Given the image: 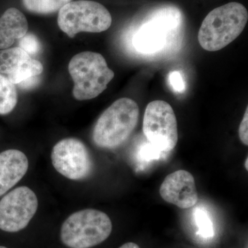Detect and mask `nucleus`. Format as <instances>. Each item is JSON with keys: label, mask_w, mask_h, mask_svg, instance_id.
Listing matches in <instances>:
<instances>
[{"label": "nucleus", "mask_w": 248, "mask_h": 248, "mask_svg": "<svg viewBox=\"0 0 248 248\" xmlns=\"http://www.w3.org/2000/svg\"><path fill=\"white\" fill-rule=\"evenodd\" d=\"M28 11L38 14H48L60 11L71 0H22Z\"/></svg>", "instance_id": "15"}, {"label": "nucleus", "mask_w": 248, "mask_h": 248, "mask_svg": "<svg viewBox=\"0 0 248 248\" xmlns=\"http://www.w3.org/2000/svg\"><path fill=\"white\" fill-rule=\"evenodd\" d=\"M163 153L164 152L160 151L149 142L148 144L143 147L141 151H140V154L142 159L144 161H151V159H158Z\"/></svg>", "instance_id": "19"}, {"label": "nucleus", "mask_w": 248, "mask_h": 248, "mask_svg": "<svg viewBox=\"0 0 248 248\" xmlns=\"http://www.w3.org/2000/svg\"><path fill=\"white\" fill-rule=\"evenodd\" d=\"M248 13L244 5L228 3L210 11L203 19L198 40L204 50H221L236 40L247 24Z\"/></svg>", "instance_id": "1"}, {"label": "nucleus", "mask_w": 248, "mask_h": 248, "mask_svg": "<svg viewBox=\"0 0 248 248\" xmlns=\"http://www.w3.org/2000/svg\"><path fill=\"white\" fill-rule=\"evenodd\" d=\"M38 208L35 192L27 186L14 189L0 201V229L17 232L30 223Z\"/></svg>", "instance_id": "8"}, {"label": "nucleus", "mask_w": 248, "mask_h": 248, "mask_svg": "<svg viewBox=\"0 0 248 248\" xmlns=\"http://www.w3.org/2000/svg\"><path fill=\"white\" fill-rule=\"evenodd\" d=\"M140 108L130 98L115 101L101 115L94 125L93 139L97 146L113 148L127 140L138 124Z\"/></svg>", "instance_id": "2"}, {"label": "nucleus", "mask_w": 248, "mask_h": 248, "mask_svg": "<svg viewBox=\"0 0 248 248\" xmlns=\"http://www.w3.org/2000/svg\"><path fill=\"white\" fill-rule=\"evenodd\" d=\"M120 248H140V247L135 243L129 242L122 245Z\"/></svg>", "instance_id": "22"}, {"label": "nucleus", "mask_w": 248, "mask_h": 248, "mask_svg": "<svg viewBox=\"0 0 248 248\" xmlns=\"http://www.w3.org/2000/svg\"><path fill=\"white\" fill-rule=\"evenodd\" d=\"M169 82L173 91L175 93H182L185 91L186 85L180 72L172 71L169 74Z\"/></svg>", "instance_id": "18"}, {"label": "nucleus", "mask_w": 248, "mask_h": 248, "mask_svg": "<svg viewBox=\"0 0 248 248\" xmlns=\"http://www.w3.org/2000/svg\"><path fill=\"white\" fill-rule=\"evenodd\" d=\"M39 83H40V78H39V76H35L26 79L25 81H22V82L19 84V85L21 89L29 90L35 87Z\"/></svg>", "instance_id": "21"}, {"label": "nucleus", "mask_w": 248, "mask_h": 248, "mask_svg": "<svg viewBox=\"0 0 248 248\" xmlns=\"http://www.w3.org/2000/svg\"><path fill=\"white\" fill-rule=\"evenodd\" d=\"M143 131L148 141L164 153L175 148L178 142L177 118L172 107L164 101H153L145 110Z\"/></svg>", "instance_id": "6"}, {"label": "nucleus", "mask_w": 248, "mask_h": 248, "mask_svg": "<svg viewBox=\"0 0 248 248\" xmlns=\"http://www.w3.org/2000/svg\"><path fill=\"white\" fill-rule=\"evenodd\" d=\"M29 169V160L22 151L7 150L0 153V197L16 186Z\"/></svg>", "instance_id": "12"}, {"label": "nucleus", "mask_w": 248, "mask_h": 248, "mask_svg": "<svg viewBox=\"0 0 248 248\" xmlns=\"http://www.w3.org/2000/svg\"><path fill=\"white\" fill-rule=\"evenodd\" d=\"M163 200L179 208H192L198 202L195 178L187 171L180 170L165 178L160 187Z\"/></svg>", "instance_id": "10"}, {"label": "nucleus", "mask_w": 248, "mask_h": 248, "mask_svg": "<svg viewBox=\"0 0 248 248\" xmlns=\"http://www.w3.org/2000/svg\"><path fill=\"white\" fill-rule=\"evenodd\" d=\"M16 86L6 76L0 74V115L10 113L17 105Z\"/></svg>", "instance_id": "14"}, {"label": "nucleus", "mask_w": 248, "mask_h": 248, "mask_svg": "<svg viewBox=\"0 0 248 248\" xmlns=\"http://www.w3.org/2000/svg\"><path fill=\"white\" fill-rule=\"evenodd\" d=\"M68 71L74 81L73 96L79 101L97 97L115 76L101 54L90 51L75 55L68 64Z\"/></svg>", "instance_id": "3"}, {"label": "nucleus", "mask_w": 248, "mask_h": 248, "mask_svg": "<svg viewBox=\"0 0 248 248\" xmlns=\"http://www.w3.org/2000/svg\"><path fill=\"white\" fill-rule=\"evenodd\" d=\"M52 164L63 177L71 180L84 179L92 168L91 158L84 143L75 138H67L54 146Z\"/></svg>", "instance_id": "9"}, {"label": "nucleus", "mask_w": 248, "mask_h": 248, "mask_svg": "<svg viewBox=\"0 0 248 248\" xmlns=\"http://www.w3.org/2000/svg\"><path fill=\"white\" fill-rule=\"evenodd\" d=\"M180 23V13L177 9L166 8L158 10L134 35V47L137 51L144 54L162 50L174 31L179 29Z\"/></svg>", "instance_id": "7"}, {"label": "nucleus", "mask_w": 248, "mask_h": 248, "mask_svg": "<svg viewBox=\"0 0 248 248\" xmlns=\"http://www.w3.org/2000/svg\"><path fill=\"white\" fill-rule=\"evenodd\" d=\"M59 27L73 38L81 32H101L112 24V17L105 6L96 1H71L60 10Z\"/></svg>", "instance_id": "5"}, {"label": "nucleus", "mask_w": 248, "mask_h": 248, "mask_svg": "<svg viewBox=\"0 0 248 248\" xmlns=\"http://www.w3.org/2000/svg\"><path fill=\"white\" fill-rule=\"evenodd\" d=\"M0 248H8L4 247V246H0Z\"/></svg>", "instance_id": "24"}, {"label": "nucleus", "mask_w": 248, "mask_h": 248, "mask_svg": "<svg viewBox=\"0 0 248 248\" xmlns=\"http://www.w3.org/2000/svg\"><path fill=\"white\" fill-rule=\"evenodd\" d=\"M112 231V222L107 214L86 209L72 214L63 222L60 237L67 247L91 248L106 241Z\"/></svg>", "instance_id": "4"}, {"label": "nucleus", "mask_w": 248, "mask_h": 248, "mask_svg": "<svg viewBox=\"0 0 248 248\" xmlns=\"http://www.w3.org/2000/svg\"><path fill=\"white\" fill-rule=\"evenodd\" d=\"M248 159L247 158V159H246V163H245V168H246V169L248 170Z\"/></svg>", "instance_id": "23"}, {"label": "nucleus", "mask_w": 248, "mask_h": 248, "mask_svg": "<svg viewBox=\"0 0 248 248\" xmlns=\"http://www.w3.org/2000/svg\"><path fill=\"white\" fill-rule=\"evenodd\" d=\"M19 48H22L29 55H36L40 51V41L32 34H26L19 40Z\"/></svg>", "instance_id": "17"}, {"label": "nucleus", "mask_w": 248, "mask_h": 248, "mask_svg": "<svg viewBox=\"0 0 248 248\" xmlns=\"http://www.w3.org/2000/svg\"><path fill=\"white\" fill-rule=\"evenodd\" d=\"M27 19L16 8L6 10L0 17V49H6L27 33Z\"/></svg>", "instance_id": "13"}, {"label": "nucleus", "mask_w": 248, "mask_h": 248, "mask_svg": "<svg viewBox=\"0 0 248 248\" xmlns=\"http://www.w3.org/2000/svg\"><path fill=\"white\" fill-rule=\"evenodd\" d=\"M240 140L246 146L248 145V108H246L244 118L240 124L239 129Z\"/></svg>", "instance_id": "20"}, {"label": "nucleus", "mask_w": 248, "mask_h": 248, "mask_svg": "<svg viewBox=\"0 0 248 248\" xmlns=\"http://www.w3.org/2000/svg\"><path fill=\"white\" fill-rule=\"evenodd\" d=\"M43 70L41 62L31 58L19 47L0 50V74L6 75L15 85L40 76Z\"/></svg>", "instance_id": "11"}, {"label": "nucleus", "mask_w": 248, "mask_h": 248, "mask_svg": "<svg viewBox=\"0 0 248 248\" xmlns=\"http://www.w3.org/2000/svg\"><path fill=\"white\" fill-rule=\"evenodd\" d=\"M194 218L196 225L198 228L197 234L204 239H210L215 235L214 226L211 218L209 217L206 211L203 209H195Z\"/></svg>", "instance_id": "16"}]
</instances>
